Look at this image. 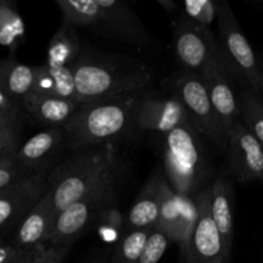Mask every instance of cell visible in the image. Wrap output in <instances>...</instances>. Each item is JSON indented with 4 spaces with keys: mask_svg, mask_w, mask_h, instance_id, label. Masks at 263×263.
<instances>
[{
    "mask_svg": "<svg viewBox=\"0 0 263 263\" xmlns=\"http://www.w3.org/2000/svg\"><path fill=\"white\" fill-rule=\"evenodd\" d=\"M71 68L77 102L81 104L145 91L154 80L153 68L141 62L84 46Z\"/></svg>",
    "mask_w": 263,
    "mask_h": 263,
    "instance_id": "cell-1",
    "label": "cell"
},
{
    "mask_svg": "<svg viewBox=\"0 0 263 263\" xmlns=\"http://www.w3.org/2000/svg\"><path fill=\"white\" fill-rule=\"evenodd\" d=\"M37 248L21 249V251H18L9 261H7L5 263H28L33 257V254H35V252L37 251Z\"/></svg>",
    "mask_w": 263,
    "mask_h": 263,
    "instance_id": "cell-35",
    "label": "cell"
},
{
    "mask_svg": "<svg viewBox=\"0 0 263 263\" xmlns=\"http://www.w3.org/2000/svg\"><path fill=\"white\" fill-rule=\"evenodd\" d=\"M210 212L231 253L234 240V186L229 171H221L210 185Z\"/></svg>",
    "mask_w": 263,
    "mask_h": 263,
    "instance_id": "cell-19",
    "label": "cell"
},
{
    "mask_svg": "<svg viewBox=\"0 0 263 263\" xmlns=\"http://www.w3.org/2000/svg\"><path fill=\"white\" fill-rule=\"evenodd\" d=\"M31 91L48 97L77 100L76 85L71 67L36 66V74ZM80 103V102H79Z\"/></svg>",
    "mask_w": 263,
    "mask_h": 263,
    "instance_id": "cell-22",
    "label": "cell"
},
{
    "mask_svg": "<svg viewBox=\"0 0 263 263\" xmlns=\"http://www.w3.org/2000/svg\"><path fill=\"white\" fill-rule=\"evenodd\" d=\"M239 121L263 146V99L259 94L244 87L238 95Z\"/></svg>",
    "mask_w": 263,
    "mask_h": 263,
    "instance_id": "cell-25",
    "label": "cell"
},
{
    "mask_svg": "<svg viewBox=\"0 0 263 263\" xmlns=\"http://www.w3.org/2000/svg\"><path fill=\"white\" fill-rule=\"evenodd\" d=\"M57 212L51 195L45 189L44 194L10 234L9 241L17 249H33L46 246L53 231Z\"/></svg>",
    "mask_w": 263,
    "mask_h": 263,
    "instance_id": "cell-15",
    "label": "cell"
},
{
    "mask_svg": "<svg viewBox=\"0 0 263 263\" xmlns=\"http://www.w3.org/2000/svg\"><path fill=\"white\" fill-rule=\"evenodd\" d=\"M167 86L182 104L193 128L216 151L226 153V133L199 74L180 71L168 79Z\"/></svg>",
    "mask_w": 263,
    "mask_h": 263,
    "instance_id": "cell-7",
    "label": "cell"
},
{
    "mask_svg": "<svg viewBox=\"0 0 263 263\" xmlns=\"http://www.w3.org/2000/svg\"><path fill=\"white\" fill-rule=\"evenodd\" d=\"M125 168L126 163L116 144L71 152L46 177V190L50 193L57 215Z\"/></svg>",
    "mask_w": 263,
    "mask_h": 263,
    "instance_id": "cell-3",
    "label": "cell"
},
{
    "mask_svg": "<svg viewBox=\"0 0 263 263\" xmlns=\"http://www.w3.org/2000/svg\"><path fill=\"white\" fill-rule=\"evenodd\" d=\"M180 13L202 27L211 28L217 18V2L215 0H186L180 3Z\"/></svg>",
    "mask_w": 263,
    "mask_h": 263,
    "instance_id": "cell-28",
    "label": "cell"
},
{
    "mask_svg": "<svg viewBox=\"0 0 263 263\" xmlns=\"http://www.w3.org/2000/svg\"><path fill=\"white\" fill-rule=\"evenodd\" d=\"M81 50L82 43L77 28L61 23V27L49 41L45 64L51 67H71Z\"/></svg>",
    "mask_w": 263,
    "mask_h": 263,
    "instance_id": "cell-23",
    "label": "cell"
},
{
    "mask_svg": "<svg viewBox=\"0 0 263 263\" xmlns=\"http://www.w3.org/2000/svg\"><path fill=\"white\" fill-rule=\"evenodd\" d=\"M22 117L0 109V156L14 154L21 145Z\"/></svg>",
    "mask_w": 263,
    "mask_h": 263,
    "instance_id": "cell-27",
    "label": "cell"
},
{
    "mask_svg": "<svg viewBox=\"0 0 263 263\" xmlns=\"http://www.w3.org/2000/svg\"><path fill=\"white\" fill-rule=\"evenodd\" d=\"M172 51L182 71L190 73L202 74L217 61L228 63L212 30L197 25L182 13L176 15L172 25Z\"/></svg>",
    "mask_w": 263,
    "mask_h": 263,
    "instance_id": "cell-8",
    "label": "cell"
},
{
    "mask_svg": "<svg viewBox=\"0 0 263 263\" xmlns=\"http://www.w3.org/2000/svg\"><path fill=\"white\" fill-rule=\"evenodd\" d=\"M259 95H261L263 99V77L262 76H261V85H259Z\"/></svg>",
    "mask_w": 263,
    "mask_h": 263,
    "instance_id": "cell-39",
    "label": "cell"
},
{
    "mask_svg": "<svg viewBox=\"0 0 263 263\" xmlns=\"http://www.w3.org/2000/svg\"><path fill=\"white\" fill-rule=\"evenodd\" d=\"M195 215V198L176 194L167 182L154 230L163 234L170 243H177L180 247L186 240Z\"/></svg>",
    "mask_w": 263,
    "mask_h": 263,
    "instance_id": "cell-13",
    "label": "cell"
},
{
    "mask_svg": "<svg viewBox=\"0 0 263 263\" xmlns=\"http://www.w3.org/2000/svg\"><path fill=\"white\" fill-rule=\"evenodd\" d=\"M77 100L48 97L31 91L22 100L23 115H27L35 122L49 127H63L69 118L80 108Z\"/></svg>",
    "mask_w": 263,
    "mask_h": 263,
    "instance_id": "cell-20",
    "label": "cell"
},
{
    "mask_svg": "<svg viewBox=\"0 0 263 263\" xmlns=\"http://www.w3.org/2000/svg\"><path fill=\"white\" fill-rule=\"evenodd\" d=\"M217 26L220 44L235 79L259 94L261 72L258 58L244 35L233 9L228 2H217Z\"/></svg>",
    "mask_w": 263,
    "mask_h": 263,
    "instance_id": "cell-9",
    "label": "cell"
},
{
    "mask_svg": "<svg viewBox=\"0 0 263 263\" xmlns=\"http://www.w3.org/2000/svg\"><path fill=\"white\" fill-rule=\"evenodd\" d=\"M126 168L116 174L102 186L72 203L57 215L53 231L46 246L71 248L108 208L117 205Z\"/></svg>",
    "mask_w": 263,
    "mask_h": 263,
    "instance_id": "cell-6",
    "label": "cell"
},
{
    "mask_svg": "<svg viewBox=\"0 0 263 263\" xmlns=\"http://www.w3.org/2000/svg\"><path fill=\"white\" fill-rule=\"evenodd\" d=\"M262 181H263V180H262Z\"/></svg>",
    "mask_w": 263,
    "mask_h": 263,
    "instance_id": "cell-40",
    "label": "cell"
},
{
    "mask_svg": "<svg viewBox=\"0 0 263 263\" xmlns=\"http://www.w3.org/2000/svg\"><path fill=\"white\" fill-rule=\"evenodd\" d=\"M63 148H66L63 128L49 127L21 144L14 157L27 174H49Z\"/></svg>",
    "mask_w": 263,
    "mask_h": 263,
    "instance_id": "cell-16",
    "label": "cell"
},
{
    "mask_svg": "<svg viewBox=\"0 0 263 263\" xmlns=\"http://www.w3.org/2000/svg\"><path fill=\"white\" fill-rule=\"evenodd\" d=\"M55 4L64 25L86 28L139 50L153 45V36L143 20L123 0H55Z\"/></svg>",
    "mask_w": 263,
    "mask_h": 263,
    "instance_id": "cell-4",
    "label": "cell"
},
{
    "mask_svg": "<svg viewBox=\"0 0 263 263\" xmlns=\"http://www.w3.org/2000/svg\"><path fill=\"white\" fill-rule=\"evenodd\" d=\"M167 180L162 170H154L139 192L123 221V235L134 231L154 230L158 220Z\"/></svg>",
    "mask_w": 263,
    "mask_h": 263,
    "instance_id": "cell-18",
    "label": "cell"
},
{
    "mask_svg": "<svg viewBox=\"0 0 263 263\" xmlns=\"http://www.w3.org/2000/svg\"><path fill=\"white\" fill-rule=\"evenodd\" d=\"M170 241L159 231L153 230L148 236L138 263H158L164 256Z\"/></svg>",
    "mask_w": 263,
    "mask_h": 263,
    "instance_id": "cell-30",
    "label": "cell"
},
{
    "mask_svg": "<svg viewBox=\"0 0 263 263\" xmlns=\"http://www.w3.org/2000/svg\"><path fill=\"white\" fill-rule=\"evenodd\" d=\"M177 263H190L189 261H187L186 256H185L184 252H182V251H180V253H179V261H177Z\"/></svg>",
    "mask_w": 263,
    "mask_h": 263,
    "instance_id": "cell-37",
    "label": "cell"
},
{
    "mask_svg": "<svg viewBox=\"0 0 263 263\" xmlns=\"http://www.w3.org/2000/svg\"><path fill=\"white\" fill-rule=\"evenodd\" d=\"M18 251H21V249L14 248L10 244L9 238H0V263L9 261Z\"/></svg>",
    "mask_w": 263,
    "mask_h": 263,
    "instance_id": "cell-34",
    "label": "cell"
},
{
    "mask_svg": "<svg viewBox=\"0 0 263 263\" xmlns=\"http://www.w3.org/2000/svg\"><path fill=\"white\" fill-rule=\"evenodd\" d=\"M229 172L231 177L241 184L263 180V146L262 144L236 121L226 135Z\"/></svg>",
    "mask_w": 263,
    "mask_h": 263,
    "instance_id": "cell-11",
    "label": "cell"
},
{
    "mask_svg": "<svg viewBox=\"0 0 263 263\" xmlns=\"http://www.w3.org/2000/svg\"><path fill=\"white\" fill-rule=\"evenodd\" d=\"M162 158L164 177L176 194L195 197L207 187L210 158L203 138L190 123L163 135Z\"/></svg>",
    "mask_w": 263,
    "mask_h": 263,
    "instance_id": "cell-5",
    "label": "cell"
},
{
    "mask_svg": "<svg viewBox=\"0 0 263 263\" xmlns=\"http://www.w3.org/2000/svg\"><path fill=\"white\" fill-rule=\"evenodd\" d=\"M26 41V26L18 10L17 3L0 0V45L15 55V51Z\"/></svg>",
    "mask_w": 263,
    "mask_h": 263,
    "instance_id": "cell-24",
    "label": "cell"
},
{
    "mask_svg": "<svg viewBox=\"0 0 263 263\" xmlns=\"http://www.w3.org/2000/svg\"><path fill=\"white\" fill-rule=\"evenodd\" d=\"M185 123L189 120L176 97H154L146 91L136 115V130L166 135Z\"/></svg>",
    "mask_w": 263,
    "mask_h": 263,
    "instance_id": "cell-17",
    "label": "cell"
},
{
    "mask_svg": "<svg viewBox=\"0 0 263 263\" xmlns=\"http://www.w3.org/2000/svg\"><path fill=\"white\" fill-rule=\"evenodd\" d=\"M0 109L5 110V112L10 113L13 116H17V117H22L23 116V110L21 104H18L14 100L10 99L2 89H0Z\"/></svg>",
    "mask_w": 263,
    "mask_h": 263,
    "instance_id": "cell-33",
    "label": "cell"
},
{
    "mask_svg": "<svg viewBox=\"0 0 263 263\" xmlns=\"http://www.w3.org/2000/svg\"><path fill=\"white\" fill-rule=\"evenodd\" d=\"M26 176H30V174H27L21 167L14 154H2L0 156V192L8 189L10 185L15 184Z\"/></svg>",
    "mask_w": 263,
    "mask_h": 263,
    "instance_id": "cell-29",
    "label": "cell"
},
{
    "mask_svg": "<svg viewBox=\"0 0 263 263\" xmlns=\"http://www.w3.org/2000/svg\"><path fill=\"white\" fill-rule=\"evenodd\" d=\"M145 91L118 95L80 105L63 126L64 146L76 152L115 144L136 130V115Z\"/></svg>",
    "mask_w": 263,
    "mask_h": 263,
    "instance_id": "cell-2",
    "label": "cell"
},
{
    "mask_svg": "<svg viewBox=\"0 0 263 263\" xmlns=\"http://www.w3.org/2000/svg\"><path fill=\"white\" fill-rule=\"evenodd\" d=\"M258 63H259V72H261V76L263 77V58L258 59Z\"/></svg>",
    "mask_w": 263,
    "mask_h": 263,
    "instance_id": "cell-38",
    "label": "cell"
},
{
    "mask_svg": "<svg viewBox=\"0 0 263 263\" xmlns=\"http://www.w3.org/2000/svg\"><path fill=\"white\" fill-rule=\"evenodd\" d=\"M210 186L195 195L197 215L186 240L180 246L190 263H229L231 253L210 212Z\"/></svg>",
    "mask_w": 263,
    "mask_h": 263,
    "instance_id": "cell-10",
    "label": "cell"
},
{
    "mask_svg": "<svg viewBox=\"0 0 263 263\" xmlns=\"http://www.w3.org/2000/svg\"><path fill=\"white\" fill-rule=\"evenodd\" d=\"M199 76L228 135L234 123L239 120L238 95L231 86L233 71L225 61H217Z\"/></svg>",
    "mask_w": 263,
    "mask_h": 263,
    "instance_id": "cell-14",
    "label": "cell"
},
{
    "mask_svg": "<svg viewBox=\"0 0 263 263\" xmlns=\"http://www.w3.org/2000/svg\"><path fill=\"white\" fill-rule=\"evenodd\" d=\"M48 175H30L0 192V238L10 235L37 203L46 189Z\"/></svg>",
    "mask_w": 263,
    "mask_h": 263,
    "instance_id": "cell-12",
    "label": "cell"
},
{
    "mask_svg": "<svg viewBox=\"0 0 263 263\" xmlns=\"http://www.w3.org/2000/svg\"><path fill=\"white\" fill-rule=\"evenodd\" d=\"M158 5L167 13H180V3L174 2V0H158Z\"/></svg>",
    "mask_w": 263,
    "mask_h": 263,
    "instance_id": "cell-36",
    "label": "cell"
},
{
    "mask_svg": "<svg viewBox=\"0 0 263 263\" xmlns=\"http://www.w3.org/2000/svg\"><path fill=\"white\" fill-rule=\"evenodd\" d=\"M113 247L109 246H100L95 247L91 249L86 258L82 261V263H109L110 253H112Z\"/></svg>",
    "mask_w": 263,
    "mask_h": 263,
    "instance_id": "cell-32",
    "label": "cell"
},
{
    "mask_svg": "<svg viewBox=\"0 0 263 263\" xmlns=\"http://www.w3.org/2000/svg\"><path fill=\"white\" fill-rule=\"evenodd\" d=\"M71 248L41 246L28 263H64Z\"/></svg>",
    "mask_w": 263,
    "mask_h": 263,
    "instance_id": "cell-31",
    "label": "cell"
},
{
    "mask_svg": "<svg viewBox=\"0 0 263 263\" xmlns=\"http://www.w3.org/2000/svg\"><path fill=\"white\" fill-rule=\"evenodd\" d=\"M153 230H141L125 234L113 246L109 263H138L145 241Z\"/></svg>",
    "mask_w": 263,
    "mask_h": 263,
    "instance_id": "cell-26",
    "label": "cell"
},
{
    "mask_svg": "<svg viewBox=\"0 0 263 263\" xmlns=\"http://www.w3.org/2000/svg\"><path fill=\"white\" fill-rule=\"evenodd\" d=\"M35 74L36 66L22 63L15 55L0 59V89L21 107L22 100L32 90Z\"/></svg>",
    "mask_w": 263,
    "mask_h": 263,
    "instance_id": "cell-21",
    "label": "cell"
}]
</instances>
